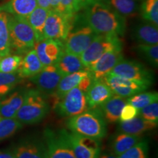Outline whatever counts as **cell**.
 <instances>
[{"mask_svg": "<svg viewBox=\"0 0 158 158\" xmlns=\"http://www.w3.org/2000/svg\"><path fill=\"white\" fill-rule=\"evenodd\" d=\"M67 136L76 158H98L100 152V140L79 135L67 130Z\"/></svg>", "mask_w": 158, "mask_h": 158, "instance_id": "8fae6325", "label": "cell"}, {"mask_svg": "<svg viewBox=\"0 0 158 158\" xmlns=\"http://www.w3.org/2000/svg\"><path fill=\"white\" fill-rule=\"evenodd\" d=\"M63 76L78 71L88 70L82 64L79 56L64 51L54 64Z\"/></svg>", "mask_w": 158, "mask_h": 158, "instance_id": "cb8c5ba5", "label": "cell"}, {"mask_svg": "<svg viewBox=\"0 0 158 158\" xmlns=\"http://www.w3.org/2000/svg\"><path fill=\"white\" fill-rule=\"evenodd\" d=\"M43 65L37 56L34 48L27 52L22 58L17 72L21 78H31L43 68Z\"/></svg>", "mask_w": 158, "mask_h": 158, "instance_id": "603a6c76", "label": "cell"}, {"mask_svg": "<svg viewBox=\"0 0 158 158\" xmlns=\"http://www.w3.org/2000/svg\"><path fill=\"white\" fill-rule=\"evenodd\" d=\"M132 37L139 44H158V28L147 21L138 23L133 29Z\"/></svg>", "mask_w": 158, "mask_h": 158, "instance_id": "7402d4cb", "label": "cell"}, {"mask_svg": "<svg viewBox=\"0 0 158 158\" xmlns=\"http://www.w3.org/2000/svg\"><path fill=\"white\" fill-rule=\"evenodd\" d=\"M59 1L60 0H50L51 10H56L59 7Z\"/></svg>", "mask_w": 158, "mask_h": 158, "instance_id": "7bdbcfd3", "label": "cell"}, {"mask_svg": "<svg viewBox=\"0 0 158 158\" xmlns=\"http://www.w3.org/2000/svg\"><path fill=\"white\" fill-rule=\"evenodd\" d=\"M0 118H1V117H0Z\"/></svg>", "mask_w": 158, "mask_h": 158, "instance_id": "bcb514c9", "label": "cell"}, {"mask_svg": "<svg viewBox=\"0 0 158 158\" xmlns=\"http://www.w3.org/2000/svg\"><path fill=\"white\" fill-rule=\"evenodd\" d=\"M102 80L108 84L114 94L124 98L144 92L149 87V85L144 83L110 74L105 76Z\"/></svg>", "mask_w": 158, "mask_h": 158, "instance_id": "7c38bea8", "label": "cell"}, {"mask_svg": "<svg viewBox=\"0 0 158 158\" xmlns=\"http://www.w3.org/2000/svg\"><path fill=\"white\" fill-rule=\"evenodd\" d=\"M47 158H76L67 136L66 130H53L47 128L43 133Z\"/></svg>", "mask_w": 158, "mask_h": 158, "instance_id": "8992f818", "label": "cell"}, {"mask_svg": "<svg viewBox=\"0 0 158 158\" xmlns=\"http://www.w3.org/2000/svg\"><path fill=\"white\" fill-rule=\"evenodd\" d=\"M157 127V122L147 121L137 116L128 121L120 122L118 125V132L141 136L143 133L149 132Z\"/></svg>", "mask_w": 158, "mask_h": 158, "instance_id": "ffe728a7", "label": "cell"}, {"mask_svg": "<svg viewBox=\"0 0 158 158\" xmlns=\"http://www.w3.org/2000/svg\"><path fill=\"white\" fill-rule=\"evenodd\" d=\"M23 57L21 55L9 54L0 59V72L12 73L16 72Z\"/></svg>", "mask_w": 158, "mask_h": 158, "instance_id": "d590c367", "label": "cell"}, {"mask_svg": "<svg viewBox=\"0 0 158 158\" xmlns=\"http://www.w3.org/2000/svg\"><path fill=\"white\" fill-rule=\"evenodd\" d=\"M90 73L89 70H84L63 76L61 78L54 93L52 94L54 96V106L69 91L78 86L83 79Z\"/></svg>", "mask_w": 158, "mask_h": 158, "instance_id": "d6986e66", "label": "cell"}, {"mask_svg": "<svg viewBox=\"0 0 158 158\" xmlns=\"http://www.w3.org/2000/svg\"><path fill=\"white\" fill-rule=\"evenodd\" d=\"M141 14L143 20L158 27V0H144Z\"/></svg>", "mask_w": 158, "mask_h": 158, "instance_id": "1f68e13d", "label": "cell"}, {"mask_svg": "<svg viewBox=\"0 0 158 158\" xmlns=\"http://www.w3.org/2000/svg\"><path fill=\"white\" fill-rule=\"evenodd\" d=\"M56 11L68 16H75L78 13L76 0H60Z\"/></svg>", "mask_w": 158, "mask_h": 158, "instance_id": "74e56055", "label": "cell"}, {"mask_svg": "<svg viewBox=\"0 0 158 158\" xmlns=\"http://www.w3.org/2000/svg\"><path fill=\"white\" fill-rule=\"evenodd\" d=\"M98 35L87 24L73 28L63 41L64 50L80 56Z\"/></svg>", "mask_w": 158, "mask_h": 158, "instance_id": "30bf717a", "label": "cell"}, {"mask_svg": "<svg viewBox=\"0 0 158 158\" xmlns=\"http://www.w3.org/2000/svg\"><path fill=\"white\" fill-rule=\"evenodd\" d=\"M156 101H158L157 92H142L127 99V103L132 105L138 110Z\"/></svg>", "mask_w": 158, "mask_h": 158, "instance_id": "4dcf8cb0", "label": "cell"}, {"mask_svg": "<svg viewBox=\"0 0 158 158\" xmlns=\"http://www.w3.org/2000/svg\"><path fill=\"white\" fill-rule=\"evenodd\" d=\"M27 90L26 88L14 89L0 98V117L15 118L18 110L24 100Z\"/></svg>", "mask_w": 158, "mask_h": 158, "instance_id": "e0dca14e", "label": "cell"}, {"mask_svg": "<svg viewBox=\"0 0 158 158\" xmlns=\"http://www.w3.org/2000/svg\"><path fill=\"white\" fill-rule=\"evenodd\" d=\"M62 77L56 67L51 64L43 67L40 72L30 79L40 92L45 95H52Z\"/></svg>", "mask_w": 158, "mask_h": 158, "instance_id": "4fadbf2b", "label": "cell"}, {"mask_svg": "<svg viewBox=\"0 0 158 158\" xmlns=\"http://www.w3.org/2000/svg\"><path fill=\"white\" fill-rule=\"evenodd\" d=\"M21 80V78L17 71L12 73L0 72V98L14 90Z\"/></svg>", "mask_w": 158, "mask_h": 158, "instance_id": "f546056e", "label": "cell"}, {"mask_svg": "<svg viewBox=\"0 0 158 158\" xmlns=\"http://www.w3.org/2000/svg\"><path fill=\"white\" fill-rule=\"evenodd\" d=\"M118 158H149L148 141L142 138L134 147L118 156Z\"/></svg>", "mask_w": 158, "mask_h": 158, "instance_id": "e575fe53", "label": "cell"}, {"mask_svg": "<svg viewBox=\"0 0 158 158\" xmlns=\"http://www.w3.org/2000/svg\"><path fill=\"white\" fill-rule=\"evenodd\" d=\"M23 124L16 118H0V140L10 138L22 128Z\"/></svg>", "mask_w": 158, "mask_h": 158, "instance_id": "d6a6232c", "label": "cell"}, {"mask_svg": "<svg viewBox=\"0 0 158 158\" xmlns=\"http://www.w3.org/2000/svg\"><path fill=\"white\" fill-rule=\"evenodd\" d=\"M98 0H76V7L78 12L80 11L81 10L84 9L85 7H87L90 4Z\"/></svg>", "mask_w": 158, "mask_h": 158, "instance_id": "ab89813d", "label": "cell"}, {"mask_svg": "<svg viewBox=\"0 0 158 158\" xmlns=\"http://www.w3.org/2000/svg\"><path fill=\"white\" fill-rule=\"evenodd\" d=\"M108 74L140 81L150 86L154 81L152 73L141 63L122 58Z\"/></svg>", "mask_w": 158, "mask_h": 158, "instance_id": "9c48e42d", "label": "cell"}, {"mask_svg": "<svg viewBox=\"0 0 158 158\" xmlns=\"http://www.w3.org/2000/svg\"><path fill=\"white\" fill-rule=\"evenodd\" d=\"M9 16L7 12L0 9V56L11 54L9 33Z\"/></svg>", "mask_w": 158, "mask_h": 158, "instance_id": "f1b7e54d", "label": "cell"}, {"mask_svg": "<svg viewBox=\"0 0 158 158\" xmlns=\"http://www.w3.org/2000/svg\"><path fill=\"white\" fill-rule=\"evenodd\" d=\"M121 48L122 43L119 37L98 35L82 53L80 58L85 68L89 70L105 53Z\"/></svg>", "mask_w": 158, "mask_h": 158, "instance_id": "5b68a950", "label": "cell"}, {"mask_svg": "<svg viewBox=\"0 0 158 158\" xmlns=\"http://www.w3.org/2000/svg\"><path fill=\"white\" fill-rule=\"evenodd\" d=\"M75 16H68L56 10H49L44 27L45 39H54L63 42L74 28Z\"/></svg>", "mask_w": 158, "mask_h": 158, "instance_id": "ba28073f", "label": "cell"}, {"mask_svg": "<svg viewBox=\"0 0 158 158\" xmlns=\"http://www.w3.org/2000/svg\"><path fill=\"white\" fill-rule=\"evenodd\" d=\"M37 7H41V8L51 10V4L50 0H36Z\"/></svg>", "mask_w": 158, "mask_h": 158, "instance_id": "60d3db41", "label": "cell"}, {"mask_svg": "<svg viewBox=\"0 0 158 158\" xmlns=\"http://www.w3.org/2000/svg\"><path fill=\"white\" fill-rule=\"evenodd\" d=\"M37 7L36 0H8L0 9L10 15L27 18Z\"/></svg>", "mask_w": 158, "mask_h": 158, "instance_id": "d4e9b609", "label": "cell"}, {"mask_svg": "<svg viewBox=\"0 0 158 158\" xmlns=\"http://www.w3.org/2000/svg\"><path fill=\"white\" fill-rule=\"evenodd\" d=\"M122 48L107 51L89 69L93 80H100L107 76L114 66L123 58Z\"/></svg>", "mask_w": 158, "mask_h": 158, "instance_id": "2e32d148", "label": "cell"}, {"mask_svg": "<svg viewBox=\"0 0 158 158\" xmlns=\"http://www.w3.org/2000/svg\"><path fill=\"white\" fill-rule=\"evenodd\" d=\"M141 139V136L118 132L113 136L110 141L111 152L117 156L121 155L122 153L134 147Z\"/></svg>", "mask_w": 158, "mask_h": 158, "instance_id": "484cf974", "label": "cell"}, {"mask_svg": "<svg viewBox=\"0 0 158 158\" xmlns=\"http://www.w3.org/2000/svg\"><path fill=\"white\" fill-rule=\"evenodd\" d=\"M86 24L98 35L122 36L126 28V19L120 15L108 4L98 0L84 8Z\"/></svg>", "mask_w": 158, "mask_h": 158, "instance_id": "6da1fadb", "label": "cell"}, {"mask_svg": "<svg viewBox=\"0 0 158 158\" xmlns=\"http://www.w3.org/2000/svg\"><path fill=\"white\" fill-rule=\"evenodd\" d=\"M136 52L145 59L147 62L152 65L154 68H157L158 65V44L147 45L138 44L135 47Z\"/></svg>", "mask_w": 158, "mask_h": 158, "instance_id": "836d02e7", "label": "cell"}, {"mask_svg": "<svg viewBox=\"0 0 158 158\" xmlns=\"http://www.w3.org/2000/svg\"><path fill=\"white\" fill-rule=\"evenodd\" d=\"M86 92L78 86L72 89L54 106L56 112L63 117H72L89 109Z\"/></svg>", "mask_w": 158, "mask_h": 158, "instance_id": "52a82bcc", "label": "cell"}, {"mask_svg": "<svg viewBox=\"0 0 158 158\" xmlns=\"http://www.w3.org/2000/svg\"><path fill=\"white\" fill-rule=\"evenodd\" d=\"M49 10L37 7L26 19L32 28L35 35V41L40 42L45 39L44 27Z\"/></svg>", "mask_w": 158, "mask_h": 158, "instance_id": "4316f807", "label": "cell"}, {"mask_svg": "<svg viewBox=\"0 0 158 158\" xmlns=\"http://www.w3.org/2000/svg\"><path fill=\"white\" fill-rule=\"evenodd\" d=\"M1 58H2V57H1V56H0V59H1Z\"/></svg>", "mask_w": 158, "mask_h": 158, "instance_id": "f6af8a7d", "label": "cell"}, {"mask_svg": "<svg viewBox=\"0 0 158 158\" xmlns=\"http://www.w3.org/2000/svg\"><path fill=\"white\" fill-rule=\"evenodd\" d=\"M138 114V109L129 103H126L122 108L119 116L120 122L128 121L135 118Z\"/></svg>", "mask_w": 158, "mask_h": 158, "instance_id": "f35d334b", "label": "cell"}, {"mask_svg": "<svg viewBox=\"0 0 158 158\" xmlns=\"http://www.w3.org/2000/svg\"><path fill=\"white\" fill-rule=\"evenodd\" d=\"M67 126L71 132L79 135L102 139L107 133L106 122L100 108H89L87 110L68 118Z\"/></svg>", "mask_w": 158, "mask_h": 158, "instance_id": "7a4b0ae2", "label": "cell"}, {"mask_svg": "<svg viewBox=\"0 0 158 158\" xmlns=\"http://www.w3.org/2000/svg\"><path fill=\"white\" fill-rule=\"evenodd\" d=\"M8 24L11 53L26 54L34 48L35 35L26 18L10 15Z\"/></svg>", "mask_w": 158, "mask_h": 158, "instance_id": "277c9868", "label": "cell"}, {"mask_svg": "<svg viewBox=\"0 0 158 158\" xmlns=\"http://www.w3.org/2000/svg\"><path fill=\"white\" fill-rule=\"evenodd\" d=\"M127 103V99L114 94L103 104L99 106L106 122L114 123L119 120L122 108Z\"/></svg>", "mask_w": 158, "mask_h": 158, "instance_id": "44dd1931", "label": "cell"}, {"mask_svg": "<svg viewBox=\"0 0 158 158\" xmlns=\"http://www.w3.org/2000/svg\"><path fill=\"white\" fill-rule=\"evenodd\" d=\"M49 110L50 105L46 95L37 89H29L15 118L23 124H34L42 121Z\"/></svg>", "mask_w": 158, "mask_h": 158, "instance_id": "3957f363", "label": "cell"}, {"mask_svg": "<svg viewBox=\"0 0 158 158\" xmlns=\"http://www.w3.org/2000/svg\"><path fill=\"white\" fill-rule=\"evenodd\" d=\"M114 94L110 88L102 79L93 80L86 93L89 108L99 107Z\"/></svg>", "mask_w": 158, "mask_h": 158, "instance_id": "ac0fdd59", "label": "cell"}, {"mask_svg": "<svg viewBox=\"0 0 158 158\" xmlns=\"http://www.w3.org/2000/svg\"><path fill=\"white\" fill-rule=\"evenodd\" d=\"M12 153L15 158H47L44 141L37 138H26L19 141Z\"/></svg>", "mask_w": 158, "mask_h": 158, "instance_id": "5bb4252c", "label": "cell"}, {"mask_svg": "<svg viewBox=\"0 0 158 158\" xmlns=\"http://www.w3.org/2000/svg\"><path fill=\"white\" fill-rule=\"evenodd\" d=\"M138 116L147 121L157 122H158V101L154 102L148 105L146 107L138 110Z\"/></svg>", "mask_w": 158, "mask_h": 158, "instance_id": "8d00e7d4", "label": "cell"}, {"mask_svg": "<svg viewBox=\"0 0 158 158\" xmlns=\"http://www.w3.org/2000/svg\"><path fill=\"white\" fill-rule=\"evenodd\" d=\"M108 5L124 19L136 16L139 11L137 0H108Z\"/></svg>", "mask_w": 158, "mask_h": 158, "instance_id": "83f0119b", "label": "cell"}, {"mask_svg": "<svg viewBox=\"0 0 158 158\" xmlns=\"http://www.w3.org/2000/svg\"><path fill=\"white\" fill-rule=\"evenodd\" d=\"M0 158H15L12 152H6L0 153Z\"/></svg>", "mask_w": 158, "mask_h": 158, "instance_id": "ee69618b", "label": "cell"}, {"mask_svg": "<svg viewBox=\"0 0 158 158\" xmlns=\"http://www.w3.org/2000/svg\"><path fill=\"white\" fill-rule=\"evenodd\" d=\"M98 158H118V156L114 155L111 152H100Z\"/></svg>", "mask_w": 158, "mask_h": 158, "instance_id": "b9f144b4", "label": "cell"}, {"mask_svg": "<svg viewBox=\"0 0 158 158\" xmlns=\"http://www.w3.org/2000/svg\"><path fill=\"white\" fill-rule=\"evenodd\" d=\"M34 49L43 66L54 64L64 51L63 42L54 39H44L35 43Z\"/></svg>", "mask_w": 158, "mask_h": 158, "instance_id": "9a60e30c", "label": "cell"}]
</instances>
